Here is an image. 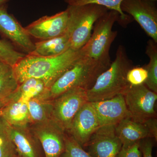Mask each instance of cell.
I'll use <instances>...</instances> for the list:
<instances>
[{"label": "cell", "instance_id": "27", "mask_svg": "<svg viewBox=\"0 0 157 157\" xmlns=\"http://www.w3.org/2000/svg\"><path fill=\"white\" fill-rule=\"evenodd\" d=\"M147 78V71L144 67H133L127 74L128 82L133 86L144 84Z\"/></svg>", "mask_w": 157, "mask_h": 157}, {"label": "cell", "instance_id": "4", "mask_svg": "<svg viewBox=\"0 0 157 157\" xmlns=\"http://www.w3.org/2000/svg\"><path fill=\"white\" fill-rule=\"evenodd\" d=\"M117 11L109 10L96 21L89 40L80 49L81 56L86 57L107 65H110V46L117 36L112 30L116 22L119 23Z\"/></svg>", "mask_w": 157, "mask_h": 157}, {"label": "cell", "instance_id": "28", "mask_svg": "<svg viewBox=\"0 0 157 157\" xmlns=\"http://www.w3.org/2000/svg\"><path fill=\"white\" fill-rule=\"evenodd\" d=\"M139 141L131 146L122 147L117 157H142L139 148Z\"/></svg>", "mask_w": 157, "mask_h": 157}, {"label": "cell", "instance_id": "10", "mask_svg": "<svg viewBox=\"0 0 157 157\" xmlns=\"http://www.w3.org/2000/svg\"><path fill=\"white\" fill-rule=\"evenodd\" d=\"M121 11L127 13L157 43V8L155 2L145 0H123Z\"/></svg>", "mask_w": 157, "mask_h": 157}, {"label": "cell", "instance_id": "2", "mask_svg": "<svg viewBox=\"0 0 157 157\" xmlns=\"http://www.w3.org/2000/svg\"><path fill=\"white\" fill-rule=\"evenodd\" d=\"M133 67L125 48L119 45L114 60L98 76L92 87L87 90L88 101L98 102L123 94L130 86L127 80V74Z\"/></svg>", "mask_w": 157, "mask_h": 157}, {"label": "cell", "instance_id": "15", "mask_svg": "<svg viewBox=\"0 0 157 157\" xmlns=\"http://www.w3.org/2000/svg\"><path fill=\"white\" fill-rule=\"evenodd\" d=\"M10 129L18 155L21 157H45L40 141L32 132L29 125L10 126Z\"/></svg>", "mask_w": 157, "mask_h": 157}, {"label": "cell", "instance_id": "21", "mask_svg": "<svg viewBox=\"0 0 157 157\" xmlns=\"http://www.w3.org/2000/svg\"><path fill=\"white\" fill-rule=\"evenodd\" d=\"M145 53L150 60L149 63L144 67L147 73V79L144 84L157 94V45L152 39L147 42Z\"/></svg>", "mask_w": 157, "mask_h": 157}, {"label": "cell", "instance_id": "26", "mask_svg": "<svg viewBox=\"0 0 157 157\" xmlns=\"http://www.w3.org/2000/svg\"><path fill=\"white\" fill-rule=\"evenodd\" d=\"M59 157H92L72 136L66 133L65 148Z\"/></svg>", "mask_w": 157, "mask_h": 157}, {"label": "cell", "instance_id": "17", "mask_svg": "<svg viewBox=\"0 0 157 157\" xmlns=\"http://www.w3.org/2000/svg\"><path fill=\"white\" fill-rule=\"evenodd\" d=\"M1 110V117L11 126L25 127L30 124L27 101L11 102Z\"/></svg>", "mask_w": 157, "mask_h": 157}, {"label": "cell", "instance_id": "13", "mask_svg": "<svg viewBox=\"0 0 157 157\" xmlns=\"http://www.w3.org/2000/svg\"><path fill=\"white\" fill-rule=\"evenodd\" d=\"M100 127L94 108L87 102L76 113L67 133L83 147Z\"/></svg>", "mask_w": 157, "mask_h": 157}, {"label": "cell", "instance_id": "33", "mask_svg": "<svg viewBox=\"0 0 157 157\" xmlns=\"http://www.w3.org/2000/svg\"><path fill=\"white\" fill-rule=\"evenodd\" d=\"M145 1H150V2H156L157 0H145Z\"/></svg>", "mask_w": 157, "mask_h": 157}, {"label": "cell", "instance_id": "19", "mask_svg": "<svg viewBox=\"0 0 157 157\" xmlns=\"http://www.w3.org/2000/svg\"><path fill=\"white\" fill-rule=\"evenodd\" d=\"M48 89L40 79L28 78L18 84L16 90L8 98L6 105L11 102L20 100L28 101L32 98H38L44 94Z\"/></svg>", "mask_w": 157, "mask_h": 157}, {"label": "cell", "instance_id": "14", "mask_svg": "<svg viewBox=\"0 0 157 157\" xmlns=\"http://www.w3.org/2000/svg\"><path fill=\"white\" fill-rule=\"evenodd\" d=\"M91 103L100 127L116 125L124 119L131 117L122 94L110 99Z\"/></svg>", "mask_w": 157, "mask_h": 157}, {"label": "cell", "instance_id": "29", "mask_svg": "<svg viewBox=\"0 0 157 157\" xmlns=\"http://www.w3.org/2000/svg\"><path fill=\"white\" fill-rule=\"evenodd\" d=\"M152 138L147 137L139 141V148L142 157H153L152 150L154 143Z\"/></svg>", "mask_w": 157, "mask_h": 157}, {"label": "cell", "instance_id": "24", "mask_svg": "<svg viewBox=\"0 0 157 157\" xmlns=\"http://www.w3.org/2000/svg\"><path fill=\"white\" fill-rule=\"evenodd\" d=\"M17 154L12 140L10 126L0 117V157H14Z\"/></svg>", "mask_w": 157, "mask_h": 157}, {"label": "cell", "instance_id": "7", "mask_svg": "<svg viewBox=\"0 0 157 157\" xmlns=\"http://www.w3.org/2000/svg\"><path fill=\"white\" fill-rule=\"evenodd\" d=\"M123 94L132 120L143 124L147 119L156 117L157 94L145 84L130 85Z\"/></svg>", "mask_w": 157, "mask_h": 157}, {"label": "cell", "instance_id": "12", "mask_svg": "<svg viewBox=\"0 0 157 157\" xmlns=\"http://www.w3.org/2000/svg\"><path fill=\"white\" fill-rule=\"evenodd\" d=\"M69 14L67 9L51 16H43L25 28L29 36L41 40L58 37L67 30Z\"/></svg>", "mask_w": 157, "mask_h": 157}, {"label": "cell", "instance_id": "3", "mask_svg": "<svg viewBox=\"0 0 157 157\" xmlns=\"http://www.w3.org/2000/svg\"><path fill=\"white\" fill-rule=\"evenodd\" d=\"M109 66L90 58L81 56L48 88L45 99L51 101L73 88L89 90L94 84L98 76Z\"/></svg>", "mask_w": 157, "mask_h": 157}, {"label": "cell", "instance_id": "18", "mask_svg": "<svg viewBox=\"0 0 157 157\" xmlns=\"http://www.w3.org/2000/svg\"><path fill=\"white\" fill-rule=\"evenodd\" d=\"M70 48V35L67 31L58 37L35 42L31 55L43 57L57 56Z\"/></svg>", "mask_w": 157, "mask_h": 157}, {"label": "cell", "instance_id": "1", "mask_svg": "<svg viewBox=\"0 0 157 157\" xmlns=\"http://www.w3.org/2000/svg\"><path fill=\"white\" fill-rule=\"evenodd\" d=\"M80 49L70 48L64 53L52 57L25 55L13 67L18 84L28 78L40 79L49 87L81 57Z\"/></svg>", "mask_w": 157, "mask_h": 157}, {"label": "cell", "instance_id": "9", "mask_svg": "<svg viewBox=\"0 0 157 157\" xmlns=\"http://www.w3.org/2000/svg\"><path fill=\"white\" fill-rule=\"evenodd\" d=\"M29 127L40 141L45 157H59L65 148V130L52 119Z\"/></svg>", "mask_w": 157, "mask_h": 157}, {"label": "cell", "instance_id": "11", "mask_svg": "<svg viewBox=\"0 0 157 157\" xmlns=\"http://www.w3.org/2000/svg\"><path fill=\"white\" fill-rule=\"evenodd\" d=\"M122 147L115 125H107L99 127L83 148L92 157H117Z\"/></svg>", "mask_w": 157, "mask_h": 157}, {"label": "cell", "instance_id": "34", "mask_svg": "<svg viewBox=\"0 0 157 157\" xmlns=\"http://www.w3.org/2000/svg\"><path fill=\"white\" fill-rule=\"evenodd\" d=\"M14 157H21L19 155H16V156H14Z\"/></svg>", "mask_w": 157, "mask_h": 157}, {"label": "cell", "instance_id": "31", "mask_svg": "<svg viewBox=\"0 0 157 157\" xmlns=\"http://www.w3.org/2000/svg\"><path fill=\"white\" fill-rule=\"evenodd\" d=\"M8 65L5 64L4 63H2V62L0 61V72L1 71H2L6 67H8Z\"/></svg>", "mask_w": 157, "mask_h": 157}, {"label": "cell", "instance_id": "30", "mask_svg": "<svg viewBox=\"0 0 157 157\" xmlns=\"http://www.w3.org/2000/svg\"><path fill=\"white\" fill-rule=\"evenodd\" d=\"M150 135L151 138L157 140V119L156 117L147 119L143 123Z\"/></svg>", "mask_w": 157, "mask_h": 157}, {"label": "cell", "instance_id": "22", "mask_svg": "<svg viewBox=\"0 0 157 157\" xmlns=\"http://www.w3.org/2000/svg\"><path fill=\"white\" fill-rule=\"evenodd\" d=\"M123 0H63L69 6H81L88 4H96L106 7L109 10H114L118 12L120 16L119 23L124 26L132 21V17L128 14L124 13L121 9V4Z\"/></svg>", "mask_w": 157, "mask_h": 157}, {"label": "cell", "instance_id": "16", "mask_svg": "<svg viewBox=\"0 0 157 157\" xmlns=\"http://www.w3.org/2000/svg\"><path fill=\"white\" fill-rule=\"evenodd\" d=\"M115 132L124 147L131 146L144 138L151 137L143 124L135 122L131 117L124 119L117 124Z\"/></svg>", "mask_w": 157, "mask_h": 157}, {"label": "cell", "instance_id": "35", "mask_svg": "<svg viewBox=\"0 0 157 157\" xmlns=\"http://www.w3.org/2000/svg\"><path fill=\"white\" fill-rule=\"evenodd\" d=\"M1 116V109H0V117Z\"/></svg>", "mask_w": 157, "mask_h": 157}, {"label": "cell", "instance_id": "8", "mask_svg": "<svg viewBox=\"0 0 157 157\" xmlns=\"http://www.w3.org/2000/svg\"><path fill=\"white\" fill-rule=\"evenodd\" d=\"M0 35L26 55L31 54L35 49L32 37L14 15L8 12L7 4L0 6Z\"/></svg>", "mask_w": 157, "mask_h": 157}, {"label": "cell", "instance_id": "23", "mask_svg": "<svg viewBox=\"0 0 157 157\" xmlns=\"http://www.w3.org/2000/svg\"><path fill=\"white\" fill-rule=\"evenodd\" d=\"M18 84L13 68L8 66L0 72V109L6 105L8 98Z\"/></svg>", "mask_w": 157, "mask_h": 157}, {"label": "cell", "instance_id": "5", "mask_svg": "<svg viewBox=\"0 0 157 157\" xmlns=\"http://www.w3.org/2000/svg\"><path fill=\"white\" fill-rule=\"evenodd\" d=\"M69 22L67 32L70 35V48L78 50L89 40L97 20L109 9L96 4L69 6Z\"/></svg>", "mask_w": 157, "mask_h": 157}, {"label": "cell", "instance_id": "6", "mask_svg": "<svg viewBox=\"0 0 157 157\" xmlns=\"http://www.w3.org/2000/svg\"><path fill=\"white\" fill-rule=\"evenodd\" d=\"M52 118L67 132L76 113L88 101L87 90L73 88L52 100Z\"/></svg>", "mask_w": 157, "mask_h": 157}, {"label": "cell", "instance_id": "32", "mask_svg": "<svg viewBox=\"0 0 157 157\" xmlns=\"http://www.w3.org/2000/svg\"><path fill=\"white\" fill-rule=\"evenodd\" d=\"M11 0H0V6L7 4Z\"/></svg>", "mask_w": 157, "mask_h": 157}, {"label": "cell", "instance_id": "25", "mask_svg": "<svg viewBox=\"0 0 157 157\" xmlns=\"http://www.w3.org/2000/svg\"><path fill=\"white\" fill-rule=\"evenodd\" d=\"M25 54L17 50L5 39H0V61L13 68Z\"/></svg>", "mask_w": 157, "mask_h": 157}, {"label": "cell", "instance_id": "20", "mask_svg": "<svg viewBox=\"0 0 157 157\" xmlns=\"http://www.w3.org/2000/svg\"><path fill=\"white\" fill-rule=\"evenodd\" d=\"M30 124L41 123L52 118V104L51 100L41 97L28 101Z\"/></svg>", "mask_w": 157, "mask_h": 157}]
</instances>
